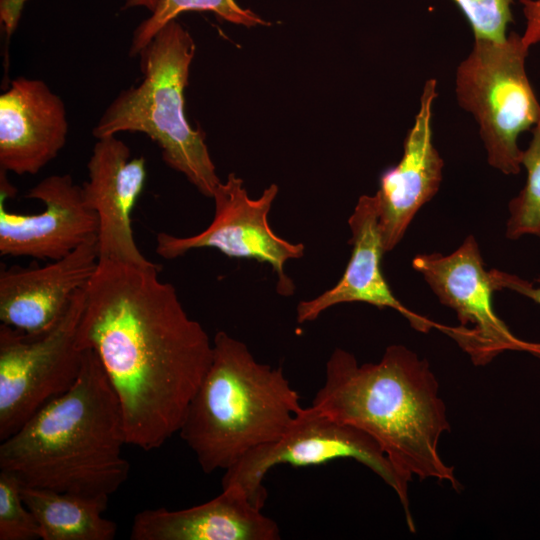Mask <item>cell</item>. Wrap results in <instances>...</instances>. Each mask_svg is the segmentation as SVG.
Masks as SVG:
<instances>
[{"label": "cell", "mask_w": 540, "mask_h": 540, "mask_svg": "<svg viewBox=\"0 0 540 540\" xmlns=\"http://www.w3.org/2000/svg\"><path fill=\"white\" fill-rule=\"evenodd\" d=\"M302 408L281 367L258 362L244 342L219 331L178 433L204 473L225 471L277 440Z\"/></svg>", "instance_id": "4"}, {"label": "cell", "mask_w": 540, "mask_h": 540, "mask_svg": "<svg viewBox=\"0 0 540 540\" xmlns=\"http://www.w3.org/2000/svg\"><path fill=\"white\" fill-rule=\"evenodd\" d=\"M350 458L376 473L397 494L408 529L415 532L409 508V484L402 480L378 443L365 432L334 420L312 405L302 408L290 427L277 440L245 454L225 470L222 488L236 487L264 507L266 474L275 466H313Z\"/></svg>", "instance_id": "7"}, {"label": "cell", "mask_w": 540, "mask_h": 540, "mask_svg": "<svg viewBox=\"0 0 540 540\" xmlns=\"http://www.w3.org/2000/svg\"><path fill=\"white\" fill-rule=\"evenodd\" d=\"M529 49L515 32L503 40L474 39L455 73L457 102L476 120L488 164L505 175L520 172L518 138L540 118L526 72Z\"/></svg>", "instance_id": "6"}, {"label": "cell", "mask_w": 540, "mask_h": 540, "mask_svg": "<svg viewBox=\"0 0 540 540\" xmlns=\"http://www.w3.org/2000/svg\"><path fill=\"white\" fill-rule=\"evenodd\" d=\"M97 139L81 187L98 220V261L157 265L141 253L132 229L131 215L147 177L145 159L131 158L130 148L116 135Z\"/></svg>", "instance_id": "12"}, {"label": "cell", "mask_w": 540, "mask_h": 540, "mask_svg": "<svg viewBox=\"0 0 540 540\" xmlns=\"http://www.w3.org/2000/svg\"><path fill=\"white\" fill-rule=\"evenodd\" d=\"M278 192V186L271 184L258 198H250L243 180L230 173L213 193L215 212L208 227L187 237L160 232L156 236V253L175 259L193 249L214 248L230 258L266 263L277 275L278 293L291 295L294 283L285 265L303 257L305 246L283 239L271 228L268 216Z\"/></svg>", "instance_id": "10"}, {"label": "cell", "mask_w": 540, "mask_h": 540, "mask_svg": "<svg viewBox=\"0 0 540 540\" xmlns=\"http://www.w3.org/2000/svg\"><path fill=\"white\" fill-rule=\"evenodd\" d=\"M521 165L526 169V182L508 205L506 237L511 240L540 233V118L528 147L522 151Z\"/></svg>", "instance_id": "20"}, {"label": "cell", "mask_w": 540, "mask_h": 540, "mask_svg": "<svg viewBox=\"0 0 540 540\" xmlns=\"http://www.w3.org/2000/svg\"><path fill=\"white\" fill-rule=\"evenodd\" d=\"M159 269L98 261L76 334L119 399L127 443L145 451L179 432L213 354L207 332Z\"/></svg>", "instance_id": "1"}, {"label": "cell", "mask_w": 540, "mask_h": 540, "mask_svg": "<svg viewBox=\"0 0 540 540\" xmlns=\"http://www.w3.org/2000/svg\"><path fill=\"white\" fill-rule=\"evenodd\" d=\"M195 42L176 20L165 25L139 53L143 79L121 91L106 108L93 135L140 132L161 149L167 166L182 173L208 198L221 182L205 143V134L193 129L184 113Z\"/></svg>", "instance_id": "5"}, {"label": "cell", "mask_w": 540, "mask_h": 540, "mask_svg": "<svg viewBox=\"0 0 540 540\" xmlns=\"http://www.w3.org/2000/svg\"><path fill=\"white\" fill-rule=\"evenodd\" d=\"M525 17V29L521 35L529 48L540 42V0H520Z\"/></svg>", "instance_id": "25"}, {"label": "cell", "mask_w": 540, "mask_h": 540, "mask_svg": "<svg viewBox=\"0 0 540 540\" xmlns=\"http://www.w3.org/2000/svg\"><path fill=\"white\" fill-rule=\"evenodd\" d=\"M439 301L452 308L459 325L446 334L457 342L472 363L484 366L505 351H524L540 357V343L515 336L492 306L496 291L491 271L484 269L474 236H468L449 255L421 254L412 261Z\"/></svg>", "instance_id": "9"}, {"label": "cell", "mask_w": 540, "mask_h": 540, "mask_svg": "<svg viewBox=\"0 0 540 540\" xmlns=\"http://www.w3.org/2000/svg\"><path fill=\"white\" fill-rule=\"evenodd\" d=\"M42 540H112L117 525L102 516L108 500L21 485Z\"/></svg>", "instance_id": "18"}, {"label": "cell", "mask_w": 540, "mask_h": 540, "mask_svg": "<svg viewBox=\"0 0 540 540\" xmlns=\"http://www.w3.org/2000/svg\"><path fill=\"white\" fill-rule=\"evenodd\" d=\"M6 173L1 170V255L54 261L97 238L96 213L69 174L48 176L32 187L26 197L41 201L44 208L26 215L6 208V199L14 191Z\"/></svg>", "instance_id": "11"}, {"label": "cell", "mask_w": 540, "mask_h": 540, "mask_svg": "<svg viewBox=\"0 0 540 540\" xmlns=\"http://www.w3.org/2000/svg\"><path fill=\"white\" fill-rule=\"evenodd\" d=\"M374 195H362L348 219L351 230V257L340 280L330 289L297 305V322L316 320L324 311L342 303L362 302L380 309L392 308L417 331L427 333L447 326L438 324L404 306L393 294L381 268L383 247Z\"/></svg>", "instance_id": "16"}, {"label": "cell", "mask_w": 540, "mask_h": 540, "mask_svg": "<svg viewBox=\"0 0 540 540\" xmlns=\"http://www.w3.org/2000/svg\"><path fill=\"white\" fill-rule=\"evenodd\" d=\"M460 8L474 39L503 40L506 29L513 21V0H453Z\"/></svg>", "instance_id": "22"}, {"label": "cell", "mask_w": 540, "mask_h": 540, "mask_svg": "<svg viewBox=\"0 0 540 540\" xmlns=\"http://www.w3.org/2000/svg\"><path fill=\"white\" fill-rule=\"evenodd\" d=\"M28 0H0V21L4 32L10 36L15 31ZM159 0H126L123 9L143 7L150 12Z\"/></svg>", "instance_id": "23"}, {"label": "cell", "mask_w": 540, "mask_h": 540, "mask_svg": "<svg viewBox=\"0 0 540 540\" xmlns=\"http://www.w3.org/2000/svg\"><path fill=\"white\" fill-rule=\"evenodd\" d=\"M65 105L45 82L18 77L0 96V169L34 175L64 147Z\"/></svg>", "instance_id": "15"}, {"label": "cell", "mask_w": 540, "mask_h": 540, "mask_svg": "<svg viewBox=\"0 0 540 540\" xmlns=\"http://www.w3.org/2000/svg\"><path fill=\"white\" fill-rule=\"evenodd\" d=\"M85 287L75 294L58 323L46 332L31 335L0 325L1 441L76 381L83 357L76 334Z\"/></svg>", "instance_id": "8"}, {"label": "cell", "mask_w": 540, "mask_h": 540, "mask_svg": "<svg viewBox=\"0 0 540 540\" xmlns=\"http://www.w3.org/2000/svg\"><path fill=\"white\" fill-rule=\"evenodd\" d=\"M1 442L0 470L24 486L109 500L128 477L121 405L91 349L71 388Z\"/></svg>", "instance_id": "3"}, {"label": "cell", "mask_w": 540, "mask_h": 540, "mask_svg": "<svg viewBox=\"0 0 540 540\" xmlns=\"http://www.w3.org/2000/svg\"><path fill=\"white\" fill-rule=\"evenodd\" d=\"M437 96V81L428 79L414 123L404 140L402 158L381 175L379 189L374 194L385 252L398 245L419 209L440 188L444 162L434 145L432 130Z\"/></svg>", "instance_id": "13"}, {"label": "cell", "mask_w": 540, "mask_h": 540, "mask_svg": "<svg viewBox=\"0 0 540 540\" xmlns=\"http://www.w3.org/2000/svg\"><path fill=\"white\" fill-rule=\"evenodd\" d=\"M98 266L97 238L45 266L0 272V320L26 334L55 326Z\"/></svg>", "instance_id": "14"}, {"label": "cell", "mask_w": 540, "mask_h": 540, "mask_svg": "<svg viewBox=\"0 0 540 540\" xmlns=\"http://www.w3.org/2000/svg\"><path fill=\"white\" fill-rule=\"evenodd\" d=\"M312 406L372 437L406 483L416 475L460 489L454 467L438 450L450 431L439 383L428 361L409 348L390 345L379 362L361 365L352 353L335 349Z\"/></svg>", "instance_id": "2"}, {"label": "cell", "mask_w": 540, "mask_h": 540, "mask_svg": "<svg viewBox=\"0 0 540 540\" xmlns=\"http://www.w3.org/2000/svg\"><path fill=\"white\" fill-rule=\"evenodd\" d=\"M188 11L213 12L225 21L246 27L269 25L252 10L239 6L235 0H159L150 16L133 32L130 55H139L165 25Z\"/></svg>", "instance_id": "19"}, {"label": "cell", "mask_w": 540, "mask_h": 540, "mask_svg": "<svg viewBox=\"0 0 540 540\" xmlns=\"http://www.w3.org/2000/svg\"><path fill=\"white\" fill-rule=\"evenodd\" d=\"M538 237L540 238V233ZM491 272L497 290L510 289L540 304V287H534L530 282L516 275L497 269H492Z\"/></svg>", "instance_id": "24"}, {"label": "cell", "mask_w": 540, "mask_h": 540, "mask_svg": "<svg viewBox=\"0 0 540 540\" xmlns=\"http://www.w3.org/2000/svg\"><path fill=\"white\" fill-rule=\"evenodd\" d=\"M236 487L200 505L181 510L137 513L131 540H279L278 524Z\"/></svg>", "instance_id": "17"}, {"label": "cell", "mask_w": 540, "mask_h": 540, "mask_svg": "<svg viewBox=\"0 0 540 540\" xmlns=\"http://www.w3.org/2000/svg\"><path fill=\"white\" fill-rule=\"evenodd\" d=\"M21 484L0 470V540L41 539L40 527L21 496Z\"/></svg>", "instance_id": "21"}]
</instances>
